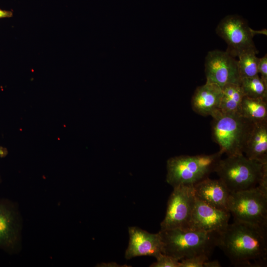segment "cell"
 Listing matches in <instances>:
<instances>
[{
	"instance_id": "cell-25",
	"label": "cell",
	"mask_w": 267,
	"mask_h": 267,
	"mask_svg": "<svg viewBox=\"0 0 267 267\" xmlns=\"http://www.w3.org/2000/svg\"><path fill=\"white\" fill-rule=\"evenodd\" d=\"M7 150L5 148L0 146V157H5L7 155Z\"/></svg>"
},
{
	"instance_id": "cell-4",
	"label": "cell",
	"mask_w": 267,
	"mask_h": 267,
	"mask_svg": "<svg viewBox=\"0 0 267 267\" xmlns=\"http://www.w3.org/2000/svg\"><path fill=\"white\" fill-rule=\"evenodd\" d=\"M222 155L219 151L212 154L170 158L167 162L166 181L173 187L180 185H193L215 172Z\"/></svg>"
},
{
	"instance_id": "cell-13",
	"label": "cell",
	"mask_w": 267,
	"mask_h": 267,
	"mask_svg": "<svg viewBox=\"0 0 267 267\" xmlns=\"http://www.w3.org/2000/svg\"><path fill=\"white\" fill-rule=\"evenodd\" d=\"M222 96L220 86L206 82L195 90L191 100L192 109L201 116H212L220 110Z\"/></svg>"
},
{
	"instance_id": "cell-26",
	"label": "cell",
	"mask_w": 267,
	"mask_h": 267,
	"mask_svg": "<svg viewBox=\"0 0 267 267\" xmlns=\"http://www.w3.org/2000/svg\"><path fill=\"white\" fill-rule=\"evenodd\" d=\"M267 30L266 29H263L262 30H259V31H256L254 30H253L252 29V32L254 36H255L256 34H264L267 35Z\"/></svg>"
},
{
	"instance_id": "cell-16",
	"label": "cell",
	"mask_w": 267,
	"mask_h": 267,
	"mask_svg": "<svg viewBox=\"0 0 267 267\" xmlns=\"http://www.w3.org/2000/svg\"><path fill=\"white\" fill-rule=\"evenodd\" d=\"M239 114L253 124L267 122V100L244 96Z\"/></svg>"
},
{
	"instance_id": "cell-5",
	"label": "cell",
	"mask_w": 267,
	"mask_h": 267,
	"mask_svg": "<svg viewBox=\"0 0 267 267\" xmlns=\"http://www.w3.org/2000/svg\"><path fill=\"white\" fill-rule=\"evenodd\" d=\"M212 135L227 156L243 154L245 144L254 124L238 114L220 110L212 116Z\"/></svg>"
},
{
	"instance_id": "cell-20",
	"label": "cell",
	"mask_w": 267,
	"mask_h": 267,
	"mask_svg": "<svg viewBox=\"0 0 267 267\" xmlns=\"http://www.w3.org/2000/svg\"><path fill=\"white\" fill-rule=\"evenodd\" d=\"M210 255L203 254L179 261V267H203L204 263L209 260Z\"/></svg>"
},
{
	"instance_id": "cell-2",
	"label": "cell",
	"mask_w": 267,
	"mask_h": 267,
	"mask_svg": "<svg viewBox=\"0 0 267 267\" xmlns=\"http://www.w3.org/2000/svg\"><path fill=\"white\" fill-rule=\"evenodd\" d=\"M163 242V254L178 261L196 255L211 254L216 246L217 232L174 228L159 231Z\"/></svg>"
},
{
	"instance_id": "cell-1",
	"label": "cell",
	"mask_w": 267,
	"mask_h": 267,
	"mask_svg": "<svg viewBox=\"0 0 267 267\" xmlns=\"http://www.w3.org/2000/svg\"><path fill=\"white\" fill-rule=\"evenodd\" d=\"M216 246L236 267H264L267 262V228L234 220L217 232Z\"/></svg>"
},
{
	"instance_id": "cell-23",
	"label": "cell",
	"mask_w": 267,
	"mask_h": 267,
	"mask_svg": "<svg viewBox=\"0 0 267 267\" xmlns=\"http://www.w3.org/2000/svg\"><path fill=\"white\" fill-rule=\"evenodd\" d=\"M221 265L218 260L214 261H206L203 267H221Z\"/></svg>"
},
{
	"instance_id": "cell-7",
	"label": "cell",
	"mask_w": 267,
	"mask_h": 267,
	"mask_svg": "<svg viewBox=\"0 0 267 267\" xmlns=\"http://www.w3.org/2000/svg\"><path fill=\"white\" fill-rule=\"evenodd\" d=\"M173 188L165 217L160 224L161 230L188 229L196 200L193 185H180Z\"/></svg>"
},
{
	"instance_id": "cell-10",
	"label": "cell",
	"mask_w": 267,
	"mask_h": 267,
	"mask_svg": "<svg viewBox=\"0 0 267 267\" xmlns=\"http://www.w3.org/2000/svg\"><path fill=\"white\" fill-rule=\"evenodd\" d=\"M230 214L196 199L188 229L219 232L228 224Z\"/></svg>"
},
{
	"instance_id": "cell-21",
	"label": "cell",
	"mask_w": 267,
	"mask_h": 267,
	"mask_svg": "<svg viewBox=\"0 0 267 267\" xmlns=\"http://www.w3.org/2000/svg\"><path fill=\"white\" fill-rule=\"evenodd\" d=\"M156 259V262L150 267H179V261L170 256L161 254Z\"/></svg>"
},
{
	"instance_id": "cell-15",
	"label": "cell",
	"mask_w": 267,
	"mask_h": 267,
	"mask_svg": "<svg viewBox=\"0 0 267 267\" xmlns=\"http://www.w3.org/2000/svg\"><path fill=\"white\" fill-rule=\"evenodd\" d=\"M243 153L249 159L267 164V122L254 124L247 138Z\"/></svg>"
},
{
	"instance_id": "cell-11",
	"label": "cell",
	"mask_w": 267,
	"mask_h": 267,
	"mask_svg": "<svg viewBox=\"0 0 267 267\" xmlns=\"http://www.w3.org/2000/svg\"><path fill=\"white\" fill-rule=\"evenodd\" d=\"M129 242L125 252L126 259L149 256L157 258L163 254V242L159 232L149 233L136 226L129 227Z\"/></svg>"
},
{
	"instance_id": "cell-8",
	"label": "cell",
	"mask_w": 267,
	"mask_h": 267,
	"mask_svg": "<svg viewBox=\"0 0 267 267\" xmlns=\"http://www.w3.org/2000/svg\"><path fill=\"white\" fill-rule=\"evenodd\" d=\"M216 33L227 44L226 51L234 57L249 50L257 49L252 29L241 16L229 15L218 25Z\"/></svg>"
},
{
	"instance_id": "cell-19",
	"label": "cell",
	"mask_w": 267,
	"mask_h": 267,
	"mask_svg": "<svg viewBox=\"0 0 267 267\" xmlns=\"http://www.w3.org/2000/svg\"><path fill=\"white\" fill-rule=\"evenodd\" d=\"M240 85L245 96L267 100V83L259 75L241 79Z\"/></svg>"
},
{
	"instance_id": "cell-24",
	"label": "cell",
	"mask_w": 267,
	"mask_h": 267,
	"mask_svg": "<svg viewBox=\"0 0 267 267\" xmlns=\"http://www.w3.org/2000/svg\"><path fill=\"white\" fill-rule=\"evenodd\" d=\"M13 13L10 11L2 10L0 9V18L10 17Z\"/></svg>"
},
{
	"instance_id": "cell-12",
	"label": "cell",
	"mask_w": 267,
	"mask_h": 267,
	"mask_svg": "<svg viewBox=\"0 0 267 267\" xmlns=\"http://www.w3.org/2000/svg\"><path fill=\"white\" fill-rule=\"evenodd\" d=\"M18 214L14 205L6 200H0V249L11 252L19 242Z\"/></svg>"
},
{
	"instance_id": "cell-18",
	"label": "cell",
	"mask_w": 267,
	"mask_h": 267,
	"mask_svg": "<svg viewBox=\"0 0 267 267\" xmlns=\"http://www.w3.org/2000/svg\"><path fill=\"white\" fill-rule=\"evenodd\" d=\"M258 53L257 49L249 50L240 53L237 56V68L241 79L259 75L258 66L259 58L256 56Z\"/></svg>"
},
{
	"instance_id": "cell-14",
	"label": "cell",
	"mask_w": 267,
	"mask_h": 267,
	"mask_svg": "<svg viewBox=\"0 0 267 267\" xmlns=\"http://www.w3.org/2000/svg\"><path fill=\"white\" fill-rule=\"evenodd\" d=\"M193 187L196 199L217 209L228 211L227 204L230 192L221 179L208 178Z\"/></svg>"
},
{
	"instance_id": "cell-6",
	"label": "cell",
	"mask_w": 267,
	"mask_h": 267,
	"mask_svg": "<svg viewBox=\"0 0 267 267\" xmlns=\"http://www.w3.org/2000/svg\"><path fill=\"white\" fill-rule=\"evenodd\" d=\"M227 208L234 220L267 227V195L257 186L230 192Z\"/></svg>"
},
{
	"instance_id": "cell-22",
	"label": "cell",
	"mask_w": 267,
	"mask_h": 267,
	"mask_svg": "<svg viewBox=\"0 0 267 267\" xmlns=\"http://www.w3.org/2000/svg\"><path fill=\"white\" fill-rule=\"evenodd\" d=\"M258 74H261V78L267 83V55L260 58L258 66Z\"/></svg>"
},
{
	"instance_id": "cell-9",
	"label": "cell",
	"mask_w": 267,
	"mask_h": 267,
	"mask_svg": "<svg viewBox=\"0 0 267 267\" xmlns=\"http://www.w3.org/2000/svg\"><path fill=\"white\" fill-rule=\"evenodd\" d=\"M206 82L221 88L228 84L240 85L237 60L226 51L214 50L208 52L205 62Z\"/></svg>"
},
{
	"instance_id": "cell-3",
	"label": "cell",
	"mask_w": 267,
	"mask_h": 267,
	"mask_svg": "<svg viewBox=\"0 0 267 267\" xmlns=\"http://www.w3.org/2000/svg\"><path fill=\"white\" fill-rule=\"evenodd\" d=\"M215 172L230 193L235 192L257 186L267 173V164L249 159L243 154L236 155L221 158Z\"/></svg>"
},
{
	"instance_id": "cell-17",
	"label": "cell",
	"mask_w": 267,
	"mask_h": 267,
	"mask_svg": "<svg viewBox=\"0 0 267 267\" xmlns=\"http://www.w3.org/2000/svg\"><path fill=\"white\" fill-rule=\"evenodd\" d=\"M222 88L220 111L224 113L239 114L240 105L245 96L240 85L228 84Z\"/></svg>"
}]
</instances>
